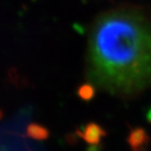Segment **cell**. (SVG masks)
Masks as SVG:
<instances>
[{"mask_svg":"<svg viewBox=\"0 0 151 151\" xmlns=\"http://www.w3.org/2000/svg\"><path fill=\"white\" fill-rule=\"evenodd\" d=\"M86 72L93 85L117 96L151 87V14L122 5L99 15L88 35Z\"/></svg>","mask_w":151,"mask_h":151,"instance_id":"6da1fadb","label":"cell"},{"mask_svg":"<svg viewBox=\"0 0 151 151\" xmlns=\"http://www.w3.org/2000/svg\"><path fill=\"white\" fill-rule=\"evenodd\" d=\"M129 140L132 148L136 151H140L146 144V133L142 129L134 130L132 132Z\"/></svg>","mask_w":151,"mask_h":151,"instance_id":"7a4b0ae2","label":"cell"},{"mask_svg":"<svg viewBox=\"0 0 151 151\" xmlns=\"http://www.w3.org/2000/svg\"><path fill=\"white\" fill-rule=\"evenodd\" d=\"M101 134H104L102 131L101 130L98 125L96 124H89L86 126L84 130V134H82L83 139H85L90 143L99 142L101 137Z\"/></svg>","mask_w":151,"mask_h":151,"instance_id":"3957f363","label":"cell"},{"mask_svg":"<svg viewBox=\"0 0 151 151\" xmlns=\"http://www.w3.org/2000/svg\"><path fill=\"white\" fill-rule=\"evenodd\" d=\"M28 134L35 139H45L47 137V131L39 125H30L28 128Z\"/></svg>","mask_w":151,"mask_h":151,"instance_id":"277c9868","label":"cell"}]
</instances>
